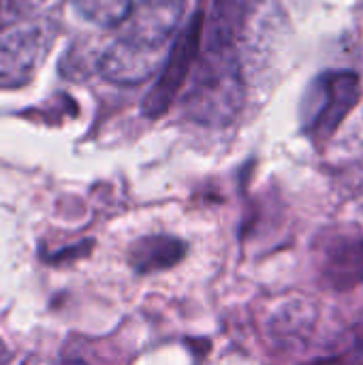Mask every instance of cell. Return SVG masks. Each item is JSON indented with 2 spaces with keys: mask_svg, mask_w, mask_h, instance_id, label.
Returning <instances> with one entry per match:
<instances>
[{
  "mask_svg": "<svg viewBox=\"0 0 363 365\" xmlns=\"http://www.w3.org/2000/svg\"><path fill=\"white\" fill-rule=\"evenodd\" d=\"M246 86L235 47L201 49L184 92V115L201 126H229L242 111Z\"/></svg>",
  "mask_w": 363,
  "mask_h": 365,
  "instance_id": "6da1fadb",
  "label": "cell"
},
{
  "mask_svg": "<svg viewBox=\"0 0 363 365\" xmlns=\"http://www.w3.org/2000/svg\"><path fill=\"white\" fill-rule=\"evenodd\" d=\"M201 30H203V11H197L186 24V28L171 43L167 60L158 71L156 83L148 90V94L141 101V113L145 118L154 120L167 113L173 101L178 98V94L184 90L193 73V66L197 62V56L201 51Z\"/></svg>",
  "mask_w": 363,
  "mask_h": 365,
  "instance_id": "7a4b0ae2",
  "label": "cell"
},
{
  "mask_svg": "<svg viewBox=\"0 0 363 365\" xmlns=\"http://www.w3.org/2000/svg\"><path fill=\"white\" fill-rule=\"evenodd\" d=\"M49 32L39 21L19 24L0 36V88L28 86L47 56Z\"/></svg>",
  "mask_w": 363,
  "mask_h": 365,
  "instance_id": "3957f363",
  "label": "cell"
},
{
  "mask_svg": "<svg viewBox=\"0 0 363 365\" xmlns=\"http://www.w3.org/2000/svg\"><path fill=\"white\" fill-rule=\"evenodd\" d=\"M167 53L169 49H154V47H145V45L118 36L101 53L96 62V71L109 83L135 86L156 75L163 68Z\"/></svg>",
  "mask_w": 363,
  "mask_h": 365,
  "instance_id": "277c9868",
  "label": "cell"
},
{
  "mask_svg": "<svg viewBox=\"0 0 363 365\" xmlns=\"http://www.w3.org/2000/svg\"><path fill=\"white\" fill-rule=\"evenodd\" d=\"M184 13L186 0H141L133 4L131 15L120 26V36L145 47L167 49Z\"/></svg>",
  "mask_w": 363,
  "mask_h": 365,
  "instance_id": "5b68a950",
  "label": "cell"
},
{
  "mask_svg": "<svg viewBox=\"0 0 363 365\" xmlns=\"http://www.w3.org/2000/svg\"><path fill=\"white\" fill-rule=\"evenodd\" d=\"M321 92L323 101L312 115L308 130L317 137H329L355 107L359 98V77L351 71L329 73L321 79Z\"/></svg>",
  "mask_w": 363,
  "mask_h": 365,
  "instance_id": "8992f818",
  "label": "cell"
},
{
  "mask_svg": "<svg viewBox=\"0 0 363 365\" xmlns=\"http://www.w3.org/2000/svg\"><path fill=\"white\" fill-rule=\"evenodd\" d=\"M248 0H210L203 15L201 49H227L235 47L242 32Z\"/></svg>",
  "mask_w": 363,
  "mask_h": 365,
  "instance_id": "52a82bcc",
  "label": "cell"
},
{
  "mask_svg": "<svg viewBox=\"0 0 363 365\" xmlns=\"http://www.w3.org/2000/svg\"><path fill=\"white\" fill-rule=\"evenodd\" d=\"M325 276L338 289H349L363 282V237L338 235L327 244L325 252Z\"/></svg>",
  "mask_w": 363,
  "mask_h": 365,
  "instance_id": "ba28073f",
  "label": "cell"
},
{
  "mask_svg": "<svg viewBox=\"0 0 363 365\" xmlns=\"http://www.w3.org/2000/svg\"><path fill=\"white\" fill-rule=\"evenodd\" d=\"M186 244L171 235H148L133 244L128 263L137 274L163 272L178 265L186 257Z\"/></svg>",
  "mask_w": 363,
  "mask_h": 365,
  "instance_id": "9c48e42d",
  "label": "cell"
},
{
  "mask_svg": "<svg viewBox=\"0 0 363 365\" xmlns=\"http://www.w3.org/2000/svg\"><path fill=\"white\" fill-rule=\"evenodd\" d=\"M75 13L98 28H120L133 11V0H71Z\"/></svg>",
  "mask_w": 363,
  "mask_h": 365,
  "instance_id": "30bf717a",
  "label": "cell"
},
{
  "mask_svg": "<svg viewBox=\"0 0 363 365\" xmlns=\"http://www.w3.org/2000/svg\"><path fill=\"white\" fill-rule=\"evenodd\" d=\"M64 365H88V364H83V361H66Z\"/></svg>",
  "mask_w": 363,
  "mask_h": 365,
  "instance_id": "8fae6325",
  "label": "cell"
}]
</instances>
